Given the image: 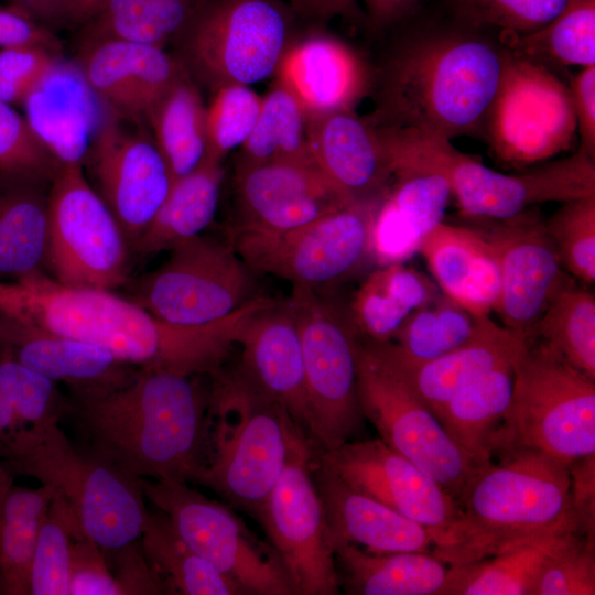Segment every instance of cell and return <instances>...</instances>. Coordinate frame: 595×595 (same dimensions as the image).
<instances>
[{"label":"cell","mask_w":595,"mask_h":595,"mask_svg":"<svg viewBox=\"0 0 595 595\" xmlns=\"http://www.w3.org/2000/svg\"><path fill=\"white\" fill-rule=\"evenodd\" d=\"M370 36L365 119L372 128L486 137L512 60L504 34L421 0Z\"/></svg>","instance_id":"6da1fadb"},{"label":"cell","mask_w":595,"mask_h":595,"mask_svg":"<svg viewBox=\"0 0 595 595\" xmlns=\"http://www.w3.org/2000/svg\"><path fill=\"white\" fill-rule=\"evenodd\" d=\"M256 296L205 325L160 320L111 290L72 286L41 271L0 282V311L30 324L99 346L139 368L212 375L227 361L246 320L267 302Z\"/></svg>","instance_id":"7a4b0ae2"},{"label":"cell","mask_w":595,"mask_h":595,"mask_svg":"<svg viewBox=\"0 0 595 595\" xmlns=\"http://www.w3.org/2000/svg\"><path fill=\"white\" fill-rule=\"evenodd\" d=\"M205 376L139 368L111 390H68L62 421L78 446L131 477L197 483L208 432Z\"/></svg>","instance_id":"3957f363"},{"label":"cell","mask_w":595,"mask_h":595,"mask_svg":"<svg viewBox=\"0 0 595 595\" xmlns=\"http://www.w3.org/2000/svg\"><path fill=\"white\" fill-rule=\"evenodd\" d=\"M498 455L497 464L480 465L468 479L457 498V520L444 542L432 550L446 565L553 536L580 533L567 466L528 450Z\"/></svg>","instance_id":"277c9868"},{"label":"cell","mask_w":595,"mask_h":595,"mask_svg":"<svg viewBox=\"0 0 595 595\" xmlns=\"http://www.w3.org/2000/svg\"><path fill=\"white\" fill-rule=\"evenodd\" d=\"M209 380L205 462L196 484L256 516L279 479L292 444L305 434L238 363L225 364Z\"/></svg>","instance_id":"5b68a950"},{"label":"cell","mask_w":595,"mask_h":595,"mask_svg":"<svg viewBox=\"0 0 595 595\" xmlns=\"http://www.w3.org/2000/svg\"><path fill=\"white\" fill-rule=\"evenodd\" d=\"M0 462L13 478L53 488L105 553L141 538L150 515L141 478L78 446L58 422L24 425L0 437Z\"/></svg>","instance_id":"8992f818"},{"label":"cell","mask_w":595,"mask_h":595,"mask_svg":"<svg viewBox=\"0 0 595 595\" xmlns=\"http://www.w3.org/2000/svg\"><path fill=\"white\" fill-rule=\"evenodd\" d=\"M374 130L391 172L414 169L441 174L466 218L506 219L543 203L595 195V159L580 150L522 173L506 174L457 150L442 136L418 130Z\"/></svg>","instance_id":"52a82bcc"},{"label":"cell","mask_w":595,"mask_h":595,"mask_svg":"<svg viewBox=\"0 0 595 595\" xmlns=\"http://www.w3.org/2000/svg\"><path fill=\"white\" fill-rule=\"evenodd\" d=\"M528 450L565 466L595 453V380L537 340L513 363L509 409L491 454Z\"/></svg>","instance_id":"ba28073f"},{"label":"cell","mask_w":595,"mask_h":595,"mask_svg":"<svg viewBox=\"0 0 595 595\" xmlns=\"http://www.w3.org/2000/svg\"><path fill=\"white\" fill-rule=\"evenodd\" d=\"M298 21L282 0H207L173 40L174 56L212 93L249 86L274 75Z\"/></svg>","instance_id":"9c48e42d"},{"label":"cell","mask_w":595,"mask_h":595,"mask_svg":"<svg viewBox=\"0 0 595 595\" xmlns=\"http://www.w3.org/2000/svg\"><path fill=\"white\" fill-rule=\"evenodd\" d=\"M301 338L310 439L321 451L353 441L364 414L357 385L359 333L345 307L324 290L292 285L288 300Z\"/></svg>","instance_id":"30bf717a"},{"label":"cell","mask_w":595,"mask_h":595,"mask_svg":"<svg viewBox=\"0 0 595 595\" xmlns=\"http://www.w3.org/2000/svg\"><path fill=\"white\" fill-rule=\"evenodd\" d=\"M145 500L164 512L198 555L245 595H295L273 548L257 538L226 505L181 479L141 478Z\"/></svg>","instance_id":"8fae6325"},{"label":"cell","mask_w":595,"mask_h":595,"mask_svg":"<svg viewBox=\"0 0 595 595\" xmlns=\"http://www.w3.org/2000/svg\"><path fill=\"white\" fill-rule=\"evenodd\" d=\"M377 205H347L285 230L228 229V240L253 272L324 290L369 258Z\"/></svg>","instance_id":"7c38bea8"},{"label":"cell","mask_w":595,"mask_h":595,"mask_svg":"<svg viewBox=\"0 0 595 595\" xmlns=\"http://www.w3.org/2000/svg\"><path fill=\"white\" fill-rule=\"evenodd\" d=\"M45 263L72 286L112 290L128 273V240L82 163H61L48 190Z\"/></svg>","instance_id":"4fadbf2b"},{"label":"cell","mask_w":595,"mask_h":595,"mask_svg":"<svg viewBox=\"0 0 595 595\" xmlns=\"http://www.w3.org/2000/svg\"><path fill=\"white\" fill-rule=\"evenodd\" d=\"M169 251L164 263L140 281L132 299L160 320L210 324L256 298L253 271L229 240L201 234Z\"/></svg>","instance_id":"5bb4252c"},{"label":"cell","mask_w":595,"mask_h":595,"mask_svg":"<svg viewBox=\"0 0 595 595\" xmlns=\"http://www.w3.org/2000/svg\"><path fill=\"white\" fill-rule=\"evenodd\" d=\"M314 444L300 435L256 513L295 595L340 593L334 549L312 474Z\"/></svg>","instance_id":"9a60e30c"},{"label":"cell","mask_w":595,"mask_h":595,"mask_svg":"<svg viewBox=\"0 0 595 595\" xmlns=\"http://www.w3.org/2000/svg\"><path fill=\"white\" fill-rule=\"evenodd\" d=\"M357 385L363 414L392 450L432 477L456 501L480 466L459 447L435 414L361 343Z\"/></svg>","instance_id":"2e32d148"},{"label":"cell","mask_w":595,"mask_h":595,"mask_svg":"<svg viewBox=\"0 0 595 595\" xmlns=\"http://www.w3.org/2000/svg\"><path fill=\"white\" fill-rule=\"evenodd\" d=\"M313 456L355 489L418 522L441 545L458 518L457 501L381 439L349 441Z\"/></svg>","instance_id":"e0dca14e"},{"label":"cell","mask_w":595,"mask_h":595,"mask_svg":"<svg viewBox=\"0 0 595 595\" xmlns=\"http://www.w3.org/2000/svg\"><path fill=\"white\" fill-rule=\"evenodd\" d=\"M477 228L490 242L500 274L494 311L507 329L529 337L554 296L570 282L536 208Z\"/></svg>","instance_id":"ac0fdd59"},{"label":"cell","mask_w":595,"mask_h":595,"mask_svg":"<svg viewBox=\"0 0 595 595\" xmlns=\"http://www.w3.org/2000/svg\"><path fill=\"white\" fill-rule=\"evenodd\" d=\"M86 159L102 201L134 246L173 183L153 138L129 130L111 112L94 137ZM85 159V160H86Z\"/></svg>","instance_id":"d6986e66"},{"label":"cell","mask_w":595,"mask_h":595,"mask_svg":"<svg viewBox=\"0 0 595 595\" xmlns=\"http://www.w3.org/2000/svg\"><path fill=\"white\" fill-rule=\"evenodd\" d=\"M228 229L278 231L351 205L314 162L274 161L234 167Z\"/></svg>","instance_id":"ffe728a7"},{"label":"cell","mask_w":595,"mask_h":595,"mask_svg":"<svg viewBox=\"0 0 595 595\" xmlns=\"http://www.w3.org/2000/svg\"><path fill=\"white\" fill-rule=\"evenodd\" d=\"M360 340L436 418L461 388L500 365L513 363L528 345L526 336L496 324L489 315L482 318L466 344L424 361L404 357L391 342H372L361 336Z\"/></svg>","instance_id":"44dd1931"},{"label":"cell","mask_w":595,"mask_h":595,"mask_svg":"<svg viewBox=\"0 0 595 595\" xmlns=\"http://www.w3.org/2000/svg\"><path fill=\"white\" fill-rule=\"evenodd\" d=\"M237 345L241 349L238 365L310 439L301 338L288 301L269 299L256 310L244 323Z\"/></svg>","instance_id":"7402d4cb"},{"label":"cell","mask_w":595,"mask_h":595,"mask_svg":"<svg viewBox=\"0 0 595 595\" xmlns=\"http://www.w3.org/2000/svg\"><path fill=\"white\" fill-rule=\"evenodd\" d=\"M311 156L326 180L350 204H378L392 172L369 122L354 110L307 117Z\"/></svg>","instance_id":"603a6c76"},{"label":"cell","mask_w":595,"mask_h":595,"mask_svg":"<svg viewBox=\"0 0 595 595\" xmlns=\"http://www.w3.org/2000/svg\"><path fill=\"white\" fill-rule=\"evenodd\" d=\"M0 348L68 390L106 391L129 382L139 367L108 350L0 311Z\"/></svg>","instance_id":"cb8c5ba5"},{"label":"cell","mask_w":595,"mask_h":595,"mask_svg":"<svg viewBox=\"0 0 595 595\" xmlns=\"http://www.w3.org/2000/svg\"><path fill=\"white\" fill-rule=\"evenodd\" d=\"M307 117L353 110L367 94L365 56L345 42L321 33L296 39L274 73Z\"/></svg>","instance_id":"d4e9b609"},{"label":"cell","mask_w":595,"mask_h":595,"mask_svg":"<svg viewBox=\"0 0 595 595\" xmlns=\"http://www.w3.org/2000/svg\"><path fill=\"white\" fill-rule=\"evenodd\" d=\"M311 464L333 549L344 542L376 553L432 552L421 524L355 489L313 455Z\"/></svg>","instance_id":"484cf974"},{"label":"cell","mask_w":595,"mask_h":595,"mask_svg":"<svg viewBox=\"0 0 595 595\" xmlns=\"http://www.w3.org/2000/svg\"><path fill=\"white\" fill-rule=\"evenodd\" d=\"M452 198L444 176L398 169L378 203L370 228L369 258L378 266L405 263L425 236L443 221Z\"/></svg>","instance_id":"4316f807"},{"label":"cell","mask_w":595,"mask_h":595,"mask_svg":"<svg viewBox=\"0 0 595 595\" xmlns=\"http://www.w3.org/2000/svg\"><path fill=\"white\" fill-rule=\"evenodd\" d=\"M101 104L77 63L60 58L23 107L29 125L60 163L84 164L106 118Z\"/></svg>","instance_id":"83f0119b"},{"label":"cell","mask_w":595,"mask_h":595,"mask_svg":"<svg viewBox=\"0 0 595 595\" xmlns=\"http://www.w3.org/2000/svg\"><path fill=\"white\" fill-rule=\"evenodd\" d=\"M418 253L443 294L475 315L494 311L499 267L493 246L477 228L442 221L425 236Z\"/></svg>","instance_id":"f1b7e54d"},{"label":"cell","mask_w":595,"mask_h":595,"mask_svg":"<svg viewBox=\"0 0 595 595\" xmlns=\"http://www.w3.org/2000/svg\"><path fill=\"white\" fill-rule=\"evenodd\" d=\"M334 556L340 591L348 595H437L447 571L432 552L376 553L340 542Z\"/></svg>","instance_id":"f546056e"},{"label":"cell","mask_w":595,"mask_h":595,"mask_svg":"<svg viewBox=\"0 0 595 595\" xmlns=\"http://www.w3.org/2000/svg\"><path fill=\"white\" fill-rule=\"evenodd\" d=\"M47 183L0 172V278L17 280L45 263Z\"/></svg>","instance_id":"4dcf8cb0"},{"label":"cell","mask_w":595,"mask_h":595,"mask_svg":"<svg viewBox=\"0 0 595 595\" xmlns=\"http://www.w3.org/2000/svg\"><path fill=\"white\" fill-rule=\"evenodd\" d=\"M224 178L221 162L204 158L170 192L133 248L141 256L170 250L201 235L214 220Z\"/></svg>","instance_id":"1f68e13d"},{"label":"cell","mask_w":595,"mask_h":595,"mask_svg":"<svg viewBox=\"0 0 595 595\" xmlns=\"http://www.w3.org/2000/svg\"><path fill=\"white\" fill-rule=\"evenodd\" d=\"M439 293L434 281L405 263L378 266L356 291L348 311L361 337L390 342L404 320Z\"/></svg>","instance_id":"d6a6232c"},{"label":"cell","mask_w":595,"mask_h":595,"mask_svg":"<svg viewBox=\"0 0 595 595\" xmlns=\"http://www.w3.org/2000/svg\"><path fill=\"white\" fill-rule=\"evenodd\" d=\"M513 363L500 365L468 382L437 414L453 441L478 465L493 458V437L511 402Z\"/></svg>","instance_id":"836d02e7"},{"label":"cell","mask_w":595,"mask_h":595,"mask_svg":"<svg viewBox=\"0 0 595 595\" xmlns=\"http://www.w3.org/2000/svg\"><path fill=\"white\" fill-rule=\"evenodd\" d=\"M575 534L553 536L450 565L437 595H531L544 563Z\"/></svg>","instance_id":"e575fe53"},{"label":"cell","mask_w":595,"mask_h":595,"mask_svg":"<svg viewBox=\"0 0 595 595\" xmlns=\"http://www.w3.org/2000/svg\"><path fill=\"white\" fill-rule=\"evenodd\" d=\"M145 120L173 181L194 171L206 155V107L185 72L153 105Z\"/></svg>","instance_id":"d590c367"},{"label":"cell","mask_w":595,"mask_h":595,"mask_svg":"<svg viewBox=\"0 0 595 595\" xmlns=\"http://www.w3.org/2000/svg\"><path fill=\"white\" fill-rule=\"evenodd\" d=\"M140 539L147 560L169 595H245L235 582L187 545L161 510L150 511Z\"/></svg>","instance_id":"8d00e7d4"},{"label":"cell","mask_w":595,"mask_h":595,"mask_svg":"<svg viewBox=\"0 0 595 595\" xmlns=\"http://www.w3.org/2000/svg\"><path fill=\"white\" fill-rule=\"evenodd\" d=\"M53 488L17 486L0 505V595H30V573Z\"/></svg>","instance_id":"74e56055"},{"label":"cell","mask_w":595,"mask_h":595,"mask_svg":"<svg viewBox=\"0 0 595 595\" xmlns=\"http://www.w3.org/2000/svg\"><path fill=\"white\" fill-rule=\"evenodd\" d=\"M207 0H106L83 29V42L122 40L165 46Z\"/></svg>","instance_id":"f35d334b"},{"label":"cell","mask_w":595,"mask_h":595,"mask_svg":"<svg viewBox=\"0 0 595 595\" xmlns=\"http://www.w3.org/2000/svg\"><path fill=\"white\" fill-rule=\"evenodd\" d=\"M307 118L295 97L275 83L262 97L258 120L239 148L234 167L274 161L314 162L307 144Z\"/></svg>","instance_id":"ab89813d"},{"label":"cell","mask_w":595,"mask_h":595,"mask_svg":"<svg viewBox=\"0 0 595 595\" xmlns=\"http://www.w3.org/2000/svg\"><path fill=\"white\" fill-rule=\"evenodd\" d=\"M513 57L537 66L595 65V0H572L544 28L505 39Z\"/></svg>","instance_id":"60d3db41"},{"label":"cell","mask_w":595,"mask_h":595,"mask_svg":"<svg viewBox=\"0 0 595 595\" xmlns=\"http://www.w3.org/2000/svg\"><path fill=\"white\" fill-rule=\"evenodd\" d=\"M537 340L595 380V298L571 281L554 296L531 329Z\"/></svg>","instance_id":"b9f144b4"},{"label":"cell","mask_w":595,"mask_h":595,"mask_svg":"<svg viewBox=\"0 0 595 595\" xmlns=\"http://www.w3.org/2000/svg\"><path fill=\"white\" fill-rule=\"evenodd\" d=\"M484 316L473 314L440 291L404 320L390 342L411 360H430L466 344Z\"/></svg>","instance_id":"7bdbcfd3"},{"label":"cell","mask_w":595,"mask_h":595,"mask_svg":"<svg viewBox=\"0 0 595 595\" xmlns=\"http://www.w3.org/2000/svg\"><path fill=\"white\" fill-rule=\"evenodd\" d=\"M76 63L89 88L109 110L136 122L144 119L130 41L83 42Z\"/></svg>","instance_id":"ee69618b"},{"label":"cell","mask_w":595,"mask_h":595,"mask_svg":"<svg viewBox=\"0 0 595 595\" xmlns=\"http://www.w3.org/2000/svg\"><path fill=\"white\" fill-rule=\"evenodd\" d=\"M83 534L67 504L55 494L39 533L30 595H68L72 544Z\"/></svg>","instance_id":"f6af8a7d"},{"label":"cell","mask_w":595,"mask_h":595,"mask_svg":"<svg viewBox=\"0 0 595 595\" xmlns=\"http://www.w3.org/2000/svg\"><path fill=\"white\" fill-rule=\"evenodd\" d=\"M0 390L23 426L61 423L63 420L67 396L62 393L57 383L1 348Z\"/></svg>","instance_id":"bcb514c9"},{"label":"cell","mask_w":595,"mask_h":595,"mask_svg":"<svg viewBox=\"0 0 595 595\" xmlns=\"http://www.w3.org/2000/svg\"><path fill=\"white\" fill-rule=\"evenodd\" d=\"M563 269L585 283L595 281V195L562 203L544 220Z\"/></svg>","instance_id":"7dc6e473"},{"label":"cell","mask_w":595,"mask_h":595,"mask_svg":"<svg viewBox=\"0 0 595 595\" xmlns=\"http://www.w3.org/2000/svg\"><path fill=\"white\" fill-rule=\"evenodd\" d=\"M261 99L246 85H227L213 93L206 107V158L223 163L246 142L258 120Z\"/></svg>","instance_id":"c3c4849f"},{"label":"cell","mask_w":595,"mask_h":595,"mask_svg":"<svg viewBox=\"0 0 595 595\" xmlns=\"http://www.w3.org/2000/svg\"><path fill=\"white\" fill-rule=\"evenodd\" d=\"M458 17L505 36L533 33L561 14L572 0H439Z\"/></svg>","instance_id":"681fc988"},{"label":"cell","mask_w":595,"mask_h":595,"mask_svg":"<svg viewBox=\"0 0 595 595\" xmlns=\"http://www.w3.org/2000/svg\"><path fill=\"white\" fill-rule=\"evenodd\" d=\"M60 165L25 117L0 100V172L52 181Z\"/></svg>","instance_id":"f907efd6"},{"label":"cell","mask_w":595,"mask_h":595,"mask_svg":"<svg viewBox=\"0 0 595 595\" xmlns=\"http://www.w3.org/2000/svg\"><path fill=\"white\" fill-rule=\"evenodd\" d=\"M595 541L577 533L541 569L531 595H594Z\"/></svg>","instance_id":"816d5d0a"},{"label":"cell","mask_w":595,"mask_h":595,"mask_svg":"<svg viewBox=\"0 0 595 595\" xmlns=\"http://www.w3.org/2000/svg\"><path fill=\"white\" fill-rule=\"evenodd\" d=\"M61 57L37 47L0 50V100L22 105Z\"/></svg>","instance_id":"f5cc1de1"},{"label":"cell","mask_w":595,"mask_h":595,"mask_svg":"<svg viewBox=\"0 0 595 595\" xmlns=\"http://www.w3.org/2000/svg\"><path fill=\"white\" fill-rule=\"evenodd\" d=\"M68 595H118L105 552L85 534L72 544Z\"/></svg>","instance_id":"db71d44e"},{"label":"cell","mask_w":595,"mask_h":595,"mask_svg":"<svg viewBox=\"0 0 595 595\" xmlns=\"http://www.w3.org/2000/svg\"><path fill=\"white\" fill-rule=\"evenodd\" d=\"M112 572L118 595H169L167 588L147 560L141 539L105 553Z\"/></svg>","instance_id":"11a10c76"},{"label":"cell","mask_w":595,"mask_h":595,"mask_svg":"<svg viewBox=\"0 0 595 595\" xmlns=\"http://www.w3.org/2000/svg\"><path fill=\"white\" fill-rule=\"evenodd\" d=\"M0 47H37L60 53L53 30L13 6L0 7Z\"/></svg>","instance_id":"9f6ffc18"},{"label":"cell","mask_w":595,"mask_h":595,"mask_svg":"<svg viewBox=\"0 0 595 595\" xmlns=\"http://www.w3.org/2000/svg\"><path fill=\"white\" fill-rule=\"evenodd\" d=\"M570 498L580 533L595 541V453L567 466Z\"/></svg>","instance_id":"6f0895ef"},{"label":"cell","mask_w":595,"mask_h":595,"mask_svg":"<svg viewBox=\"0 0 595 595\" xmlns=\"http://www.w3.org/2000/svg\"><path fill=\"white\" fill-rule=\"evenodd\" d=\"M570 100L578 123V150L595 159V65L583 67L573 77Z\"/></svg>","instance_id":"680465c9"},{"label":"cell","mask_w":595,"mask_h":595,"mask_svg":"<svg viewBox=\"0 0 595 595\" xmlns=\"http://www.w3.org/2000/svg\"><path fill=\"white\" fill-rule=\"evenodd\" d=\"M299 21L324 25L333 19L345 18L364 23L359 0H282Z\"/></svg>","instance_id":"91938a15"},{"label":"cell","mask_w":595,"mask_h":595,"mask_svg":"<svg viewBox=\"0 0 595 595\" xmlns=\"http://www.w3.org/2000/svg\"><path fill=\"white\" fill-rule=\"evenodd\" d=\"M421 0H359L364 24L370 35L383 30Z\"/></svg>","instance_id":"94428289"},{"label":"cell","mask_w":595,"mask_h":595,"mask_svg":"<svg viewBox=\"0 0 595 595\" xmlns=\"http://www.w3.org/2000/svg\"><path fill=\"white\" fill-rule=\"evenodd\" d=\"M51 30L67 24L63 0H7Z\"/></svg>","instance_id":"6125c7cd"},{"label":"cell","mask_w":595,"mask_h":595,"mask_svg":"<svg viewBox=\"0 0 595 595\" xmlns=\"http://www.w3.org/2000/svg\"><path fill=\"white\" fill-rule=\"evenodd\" d=\"M106 0H63L67 23L85 24L95 17Z\"/></svg>","instance_id":"be15d7a7"},{"label":"cell","mask_w":595,"mask_h":595,"mask_svg":"<svg viewBox=\"0 0 595 595\" xmlns=\"http://www.w3.org/2000/svg\"><path fill=\"white\" fill-rule=\"evenodd\" d=\"M23 426L0 390V437Z\"/></svg>","instance_id":"e7e4bbea"},{"label":"cell","mask_w":595,"mask_h":595,"mask_svg":"<svg viewBox=\"0 0 595 595\" xmlns=\"http://www.w3.org/2000/svg\"><path fill=\"white\" fill-rule=\"evenodd\" d=\"M13 483L14 478L7 472V469L2 466L0 462V505L7 490Z\"/></svg>","instance_id":"03108f58"}]
</instances>
